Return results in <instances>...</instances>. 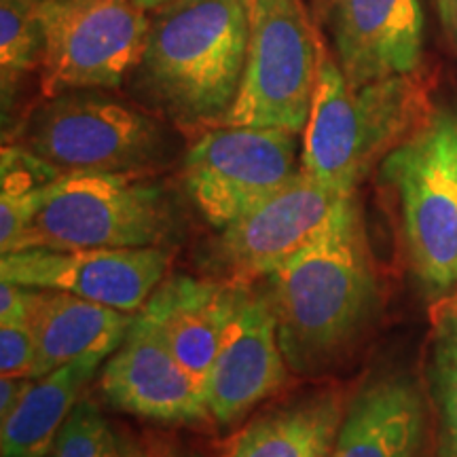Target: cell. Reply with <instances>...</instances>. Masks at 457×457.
Listing matches in <instances>:
<instances>
[{"label": "cell", "mask_w": 457, "mask_h": 457, "mask_svg": "<svg viewBox=\"0 0 457 457\" xmlns=\"http://www.w3.org/2000/svg\"><path fill=\"white\" fill-rule=\"evenodd\" d=\"M136 4H138L140 9H145V11H151V9H159V7H163L165 3H170V0H134Z\"/></svg>", "instance_id": "cell-26"}, {"label": "cell", "mask_w": 457, "mask_h": 457, "mask_svg": "<svg viewBox=\"0 0 457 457\" xmlns=\"http://www.w3.org/2000/svg\"><path fill=\"white\" fill-rule=\"evenodd\" d=\"M151 20L134 0H45L41 87L47 98L117 87L140 66Z\"/></svg>", "instance_id": "cell-8"}, {"label": "cell", "mask_w": 457, "mask_h": 457, "mask_svg": "<svg viewBox=\"0 0 457 457\" xmlns=\"http://www.w3.org/2000/svg\"><path fill=\"white\" fill-rule=\"evenodd\" d=\"M441 13L445 24L449 26V30L453 32L457 41V0H441Z\"/></svg>", "instance_id": "cell-25"}, {"label": "cell", "mask_w": 457, "mask_h": 457, "mask_svg": "<svg viewBox=\"0 0 457 457\" xmlns=\"http://www.w3.org/2000/svg\"><path fill=\"white\" fill-rule=\"evenodd\" d=\"M322 13L352 85L420 68L424 15L417 0H322Z\"/></svg>", "instance_id": "cell-14"}, {"label": "cell", "mask_w": 457, "mask_h": 457, "mask_svg": "<svg viewBox=\"0 0 457 457\" xmlns=\"http://www.w3.org/2000/svg\"><path fill=\"white\" fill-rule=\"evenodd\" d=\"M136 313H125L62 290L32 288L28 322L37 341L32 377H43L74 360L111 356L121 345Z\"/></svg>", "instance_id": "cell-16"}, {"label": "cell", "mask_w": 457, "mask_h": 457, "mask_svg": "<svg viewBox=\"0 0 457 457\" xmlns=\"http://www.w3.org/2000/svg\"><path fill=\"white\" fill-rule=\"evenodd\" d=\"M250 38L237 94L220 125L303 134L320 72V45L301 0H248Z\"/></svg>", "instance_id": "cell-7"}, {"label": "cell", "mask_w": 457, "mask_h": 457, "mask_svg": "<svg viewBox=\"0 0 457 457\" xmlns=\"http://www.w3.org/2000/svg\"><path fill=\"white\" fill-rule=\"evenodd\" d=\"M45 457H125V451L102 411L81 398Z\"/></svg>", "instance_id": "cell-22"}, {"label": "cell", "mask_w": 457, "mask_h": 457, "mask_svg": "<svg viewBox=\"0 0 457 457\" xmlns=\"http://www.w3.org/2000/svg\"><path fill=\"white\" fill-rule=\"evenodd\" d=\"M168 270L163 248H24L3 254L0 279L138 313Z\"/></svg>", "instance_id": "cell-10"}, {"label": "cell", "mask_w": 457, "mask_h": 457, "mask_svg": "<svg viewBox=\"0 0 457 457\" xmlns=\"http://www.w3.org/2000/svg\"><path fill=\"white\" fill-rule=\"evenodd\" d=\"M432 384L451 451L457 447V293L445 296L434 312Z\"/></svg>", "instance_id": "cell-21"}, {"label": "cell", "mask_w": 457, "mask_h": 457, "mask_svg": "<svg viewBox=\"0 0 457 457\" xmlns=\"http://www.w3.org/2000/svg\"><path fill=\"white\" fill-rule=\"evenodd\" d=\"M237 290L187 276L163 279L138 313L182 367L205 384L236 312Z\"/></svg>", "instance_id": "cell-15"}, {"label": "cell", "mask_w": 457, "mask_h": 457, "mask_svg": "<svg viewBox=\"0 0 457 457\" xmlns=\"http://www.w3.org/2000/svg\"><path fill=\"white\" fill-rule=\"evenodd\" d=\"M343 421L335 392L273 409L239 430L222 457H330Z\"/></svg>", "instance_id": "cell-19"}, {"label": "cell", "mask_w": 457, "mask_h": 457, "mask_svg": "<svg viewBox=\"0 0 457 457\" xmlns=\"http://www.w3.org/2000/svg\"><path fill=\"white\" fill-rule=\"evenodd\" d=\"M265 278L288 367L299 373L330 367L367 324L377 299L356 199L316 242Z\"/></svg>", "instance_id": "cell-1"}, {"label": "cell", "mask_w": 457, "mask_h": 457, "mask_svg": "<svg viewBox=\"0 0 457 457\" xmlns=\"http://www.w3.org/2000/svg\"><path fill=\"white\" fill-rule=\"evenodd\" d=\"M352 197L301 171L222 228L220 259L237 276H270L316 242Z\"/></svg>", "instance_id": "cell-11"}, {"label": "cell", "mask_w": 457, "mask_h": 457, "mask_svg": "<svg viewBox=\"0 0 457 457\" xmlns=\"http://www.w3.org/2000/svg\"><path fill=\"white\" fill-rule=\"evenodd\" d=\"M108 404L142 420L197 424L210 417L205 384L182 367L140 313L100 375Z\"/></svg>", "instance_id": "cell-12"}, {"label": "cell", "mask_w": 457, "mask_h": 457, "mask_svg": "<svg viewBox=\"0 0 457 457\" xmlns=\"http://www.w3.org/2000/svg\"><path fill=\"white\" fill-rule=\"evenodd\" d=\"M396 191L411 262L434 295L457 286V111H434L381 162Z\"/></svg>", "instance_id": "cell-4"}, {"label": "cell", "mask_w": 457, "mask_h": 457, "mask_svg": "<svg viewBox=\"0 0 457 457\" xmlns=\"http://www.w3.org/2000/svg\"><path fill=\"white\" fill-rule=\"evenodd\" d=\"M32 377H3L0 379V420H4L24 396Z\"/></svg>", "instance_id": "cell-24"}, {"label": "cell", "mask_w": 457, "mask_h": 457, "mask_svg": "<svg viewBox=\"0 0 457 457\" xmlns=\"http://www.w3.org/2000/svg\"><path fill=\"white\" fill-rule=\"evenodd\" d=\"M125 457H171V455L162 453V451H131V453H125Z\"/></svg>", "instance_id": "cell-27"}, {"label": "cell", "mask_w": 457, "mask_h": 457, "mask_svg": "<svg viewBox=\"0 0 457 457\" xmlns=\"http://www.w3.org/2000/svg\"><path fill=\"white\" fill-rule=\"evenodd\" d=\"M174 219L157 182L138 174H66L51 182L24 248H162Z\"/></svg>", "instance_id": "cell-6"}, {"label": "cell", "mask_w": 457, "mask_h": 457, "mask_svg": "<svg viewBox=\"0 0 457 457\" xmlns=\"http://www.w3.org/2000/svg\"><path fill=\"white\" fill-rule=\"evenodd\" d=\"M106 356L94 353L32 377L20 404L4 417L0 426L3 457H45L81 400V394L98 373Z\"/></svg>", "instance_id": "cell-18"}, {"label": "cell", "mask_w": 457, "mask_h": 457, "mask_svg": "<svg viewBox=\"0 0 457 457\" xmlns=\"http://www.w3.org/2000/svg\"><path fill=\"white\" fill-rule=\"evenodd\" d=\"M21 146L60 174H140L168 155V134L151 114L91 89L57 94L34 111Z\"/></svg>", "instance_id": "cell-5"}, {"label": "cell", "mask_w": 457, "mask_h": 457, "mask_svg": "<svg viewBox=\"0 0 457 457\" xmlns=\"http://www.w3.org/2000/svg\"><path fill=\"white\" fill-rule=\"evenodd\" d=\"M248 0H170L148 26L142 71L182 121H222L248 54Z\"/></svg>", "instance_id": "cell-3"}, {"label": "cell", "mask_w": 457, "mask_h": 457, "mask_svg": "<svg viewBox=\"0 0 457 457\" xmlns=\"http://www.w3.org/2000/svg\"><path fill=\"white\" fill-rule=\"evenodd\" d=\"M449 453H451V457H457V447H455V449H451Z\"/></svg>", "instance_id": "cell-28"}, {"label": "cell", "mask_w": 457, "mask_h": 457, "mask_svg": "<svg viewBox=\"0 0 457 457\" xmlns=\"http://www.w3.org/2000/svg\"><path fill=\"white\" fill-rule=\"evenodd\" d=\"M45 0H0V81L9 100L20 79L41 60Z\"/></svg>", "instance_id": "cell-20"}, {"label": "cell", "mask_w": 457, "mask_h": 457, "mask_svg": "<svg viewBox=\"0 0 457 457\" xmlns=\"http://www.w3.org/2000/svg\"><path fill=\"white\" fill-rule=\"evenodd\" d=\"M432 112L426 85L415 72L352 85L341 66L322 55L310 121L303 131L301 171L353 193L369 170Z\"/></svg>", "instance_id": "cell-2"}, {"label": "cell", "mask_w": 457, "mask_h": 457, "mask_svg": "<svg viewBox=\"0 0 457 457\" xmlns=\"http://www.w3.org/2000/svg\"><path fill=\"white\" fill-rule=\"evenodd\" d=\"M424 441V403L403 377L362 387L343 415L330 457H417Z\"/></svg>", "instance_id": "cell-17"}, {"label": "cell", "mask_w": 457, "mask_h": 457, "mask_svg": "<svg viewBox=\"0 0 457 457\" xmlns=\"http://www.w3.org/2000/svg\"><path fill=\"white\" fill-rule=\"evenodd\" d=\"M299 174L296 134L273 128L222 125L205 131L185 159L188 195L220 231Z\"/></svg>", "instance_id": "cell-9"}, {"label": "cell", "mask_w": 457, "mask_h": 457, "mask_svg": "<svg viewBox=\"0 0 457 457\" xmlns=\"http://www.w3.org/2000/svg\"><path fill=\"white\" fill-rule=\"evenodd\" d=\"M286 364L270 299L239 286L236 312L205 379L210 417L236 424L286 384Z\"/></svg>", "instance_id": "cell-13"}, {"label": "cell", "mask_w": 457, "mask_h": 457, "mask_svg": "<svg viewBox=\"0 0 457 457\" xmlns=\"http://www.w3.org/2000/svg\"><path fill=\"white\" fill-rule=\"evenodd\" d=\"M37 341L28 318L0 322V377H32Z\"/></svg>", "instance_id": "cell-23"}]
</instances>
